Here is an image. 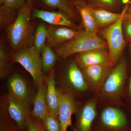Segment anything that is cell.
<instances>
[{"label": "cell", "mask_w": 131, "mask_h": 131, "mask_svg": "<svg viewBox=\"0 0 131 131\" xmlns=\"http://www.w3.org/2000/svg\"><path fill=\"white\" fill-rule=\"evenodd\" d=\"M96 114V102L92 100L77 114L74 131H91Z\"/></svg>", "instance_id": "obj_14"}, {"label": "cell", "mask_w": 131, "mask_h": 131, "mask_svg": "<svg viewBox=\"0 0 131 131\" xmlns=\"http://www.w3.org/2000/svg\"><path fill=\"white\" fill-rule=\"evenodd\" d=\"M81 32L67 27L50 25L47 27L46 43L52 49H58L77 37Z\"/></svg>", "instance_id": "obj_9"}, {"label": "cell", "mask_w": 131, "mask_h": 131, "mask_svg": "<svg viewBox=\"0 0 131 131\" xmlns=\"http://www.w3.org/2000/svg\"><path fill=\"white\" fill-rule=\"evenodd\" d=\"M34 2L35 6L38 5L42 9L51 11L58 9L74 21L81 18L76 6V0H34Z\"/></svg>", "instance_id": "obj_10"}, {"label": "cell", "mask_w": 131, "mask_h": 131, "mask_svg": "<svg viewBox=\"0 0 131 131\" xmlns=\"http://www.w3.org/2000/svg\"><path fill=\"white\" fill-rule=\"evenodd\" d=\"M40 19L50 25L67 27L80 30L74 20L63 12L58 11H48L39 9L35 6L33 8L31 19Z\"/></svg>", "instance_id": "obj_7"}, {"label": "cell", "mask_w": 131, "mask_h": 131, "mask_svg": "<svg viewBox=\"0 0 131 131\" xmlns=\"http://www.w3.org/2000/svg\"><path fill=\"white\" fill-rule=\"evenodd\" d=\"M129 43H130V54L131 56V42H129Z\"/></svg>", "instance_id": "obj_34"}, {"label": "cell", "mask_w": 131, "mask_h": 131, "mask_svg": "<svg viewBox=\"0 0 131 131\" xmlns=\"http://www.w3.org/2000/svg\"><path fill=\"white\" fill-rule=\"evenodd\" d=\"M18 11L4 5L0 6V26L1 29L7 28L16 19Z\"/></svg>", "instance_id": "obj_23"}, {"label": "cell", "mask_w": 131, "mask_h": 131, "mask_svg": "<svg viewBox=\"0 0 131 131\" xmlns=\"http://www.w3.org/2000/svg\"><path fill=\"white\" fill-rule=\"evenodd\" d=\"M42 121L47 131H61L58 117L49 112Z\"/></svg>", "instance_id": "obj_26"}, {"label": "cell", "mask_w": 131, "mask_h": 131, "mask_svg": "<svg viewBox=\"0 0 131 131\" xmlns=\"http://www.w3.org/2000/svg\"><path fill=\"white\" fill-rule=\"evenodd\" d=\"M58 119L61 131H67L69 127H73L71 118L76 111V105L70 94L58 90Z\"/></svg>", "instance_id": "obj_8"}, {"label": "cell", "mask_w": 131, "mask_h": 131, "mask_svg": "<svg viewBox=\"0 0 131 131\" xmlns=\"http://www.w3.org/2000/svg\"><path fill=\"white\" fill-rule=\"evenodd\" d=\"M125 15L117 21L102 28L100 32L107 43L109 63L112 67L117 63L126 44L122 28Z\"/></svg>", "instance_id": "obj_3"}, {"label": "cell", "mask_w": 131, "mask_h": 131, "mask_svg": "<svg viewBox=\"0 0 131 131\" xmlns=\"http://www.w3.org/2000/svg\"><path fill=\"white\" fill-rule=\"evenodd\" d=\"M57 55L52 48L46 43L40 52L42 69L46 73H49L53 69L57 59Z\"/></svg>", "instance_id": "obj_22"}, {"label": "cell", "mask_w": 131, "mask_h": 131, "mask_svg": "<svg viewBox=\"0 0 131 131\" xmlns=\"http://www.w3.org/2000/svg\"><path fill=\"white\" fill-rule=\"evenodd\" d=\"M26 0H5L3 5L15 10H19L23 6Z\"/></svg>", "instance_id": "obj_30"}, {"label": "cell", "mask_w": 131, "mask_h": 131, "mask_svg": "<svg viewBox=\"0 0 131 131\" xmlns=\"http://www.w3.org/2000/svg\"><path fill=\"white\" fill-rule=\"evenodd\" d=\"M13 62L20 64L30 73L37 86L43 83L40 55L33 46L25 47L14 52Z\"/></svg>", "instance_id": "obj_4"}, {"label": "cell", "mask_w": 131, "mask_h": 131, "mask_svg": "<svg viewBox=\"0 0 131 131\" xmlns=\"http://www.w3.org/2000/svg\"><path fill=\"white\" fill-rule=\"evenodd\" d=\"M47 27L44 24H40L38 26L35 31L33 47L40 55L42 47L46 42Z\"/></svg>", "instance_id": "obj_24"}, {"label": "cell", "mask_w": 131, "mask_h": 131, "mask_svg": "<svg viewBox=\"0 0 131 131\" xmlns=\"http://www.w3.org/2000/svg\"><path fill=\"white\" fill-rule=\"evenodd\" d=\"M8 114L21 131H27V118L30 115L29 107L17 100L9 93L7 96Z\"/></svg>", "instance_id": "obj_11"}, {"label": "cell", "mask_w": 131, "mask_h": 131, "mask_svg": "<svg viewBox=\"0 0 131 131\" xmlns=\"http://www.w3.org/2000/svg\"><path fill=\"white\" fill-rule=\"evenodd\" d=\"M122 28L125 40L127 42H131V19L123 20Z\"/></svg>", "instance_id": "obj_29"}, {"label": "cell", "mask_w": 131, "mask_h": 131, "mask_svg": "<svg viewBox=\"0 0 131 131\" xmlns=\"http://www.w3.org/2000/svg\"><path fill=\"white\" fill-rule=\"evenodd\" d=\"M0 131H21L9 115L2 114L0 120Z\"/></svg>", "instance_id": "obj_27"}, {"label": "cell", "mask_w": 131, "mask_h": 131, "mask_svg": "<svg viewBox=\"0 0 131 131\" xmlns=\"http://www.w3.org/2000/svg\"><path fill=\"white\" fill-rule=\"evenodd\" d=\"M100 131H131L128 118L123 112L113 107L106 108L100 118Z\"/></svg>", "instance_id": "obj_5"}, {"label": "cell", "mask_w": 131, "mask_h": 131, "mask_svg": "<svg viewBox=\"0 0 131 131\" xmlns=\"http://www.w3.org/2000/svg\"><path fill=\"white\" fill-rule=\"evenodd\" d=\"M34 6V0H26L18 10L16 19L7 29L8 40L14 53L22 48L33 46L35 31L31 20Z\"/></svg>", "instance_id": "obj_1"}, {"label": "cell", "mask_w": 131, "mask_h": 131, "mask_svg": "<svg viewBox=\"0 0 131 131\" xmlns=\"http://www.w3.org/2000/svg\"><path fill=\"white\" fill-rule=\"evenodd\" d=\"M108 49L106 41L98 36L81 31L80 34L58 49H54L58 56L66 58L76 54L95 50Z\"/></svg>", "instance_id": "obj_2"}, {"label": "cell", "mask_w": 131, "mask_h": 131, "mask_svg": "<svg viewBox=\"0 0 131 131\" xmlns=\"http://www.w3.org/2000/svg\"><path fill=\"white\" fill-rule=\"evenodd\" d=\"M131 19V1L128 5L126 12L125 13L124 19Z\"/></svg>", "instance_id": "obj_31"}, {"label": "cell", "mask_w": 131, "mask_h": 131, "mask_svg": "<svg viewBox=\"0 0 131 131\" xmlns=\"http://www.w3.org/2000/svg\"><path fill=\"white\" fill-rule=\"evenodd\" d=\"M127 63L125 59L122 58L110 72L104 83L103 90L109 95H114L121 91L126 78Z\"/></svg>", "instance_id": "obj_6"}, {"label": "cell", "mask_w": 131, "mask_h": 131, "mask_svg": "<svg viewBox=\"0 0 131 131\" xmlns=\"http://www.w3.org/2000/svg\"><path fill=\"white\" fill-rule=\"evenodd\" d=\"M4 1L5 0H0V5H3Z\"/></svg>", "instance_id": "obj_33"}, {"label": "cell", "mask_w": 131, "mask_h": 131, "mask_svg": "<svg viewBox=\"0 0 131 131\" xmlns=\"http://www.w3.org/2000/svg\"><path fill=\"white\" fill-rule=\"evenodd\" d=\"M90 7L101 8L110 12L121 13L131 0H83Z\"/></svg>", "instance_id": "obj_20"}, {"label": "cell", "mask_w": 131, "mask_h": 131, "mask_svg": "<svg viewBox=\"0 0 131 131\" xmlns=\"http://www.w3.org/2000/svg\"><path fill=\"white\" fill-rule=\"evenodd\" d=\"M11 69V65L6 50L3 45H0V76L1 78L8 74Z\"/></svg>", "instance_id": "obj_25"}, {"label": "cell", "mask_w": 131, "mask_h": 131, "mask_svg": "<svg viewBox=\"0 0 131 131\" xmlns=\"http://www.w3.org/2000/svg\"><path fill=\"white\" fill-rule=\"evenodd\" d=\"M82 70L92 66L109 63L108 52L105 49H95L78 54L75 62Z\"/></svg>", "instance_id": "obj_13"}, {"label": "cell", "mask_w": 131, "mask_h": 131, "mask_svg": "<svg viewBox=\"0 0 131 131\" xmlns=\"http://www.w3.org/2000/svg\"><path fill=\"white\" fill-rule=\"evenodd\" d=\"M37 91L33 100V108L30 115L42 121L49 113L46 101L47 85L43 83L38 86Z\"/></svg>", "instance_id": "obj_16"}, {"label": "cell", "mask_w": 131, "mask_h": 131, "mask_svg": "<svg viewBox=\"0 0 131 131\" xmlns=\"http://www.w3.org/2000/svg\"><path fill=\"white\" fill-rule=\"evenodd\" d=\"M55 71L54 69L50 71L46 80V101L49 112L58 117V90L56 86Z\"/></svg>", "instance_id": "obj_17"}, {"label": "cell", "mask_w": 131, "mask_h": 131, "mask_svg": "<svg viewBox=\"0 0 131 131\" xmlns=\"http://www.w3.org/2000/svg\"><path fill=\"white\" fill-rule=\"evenodd\" d=\"M129 3L125 6L121 13L110 12L101 8L89 7L96 25L99 29H102L119 20L125 14Z\"/></svg>", "instance_id": "obj_15"}, {"label": "cell", "mask_w": 131, "mask_h": 131, "mask_svg": "<svg viewBox=\"0 0 131 131\" xmlns=\"http://www.w3.org/2000/svg\"><path fill=\"white\" fill-rule=\"evenodd\" d=\"M76 6L82 20L84 31L94 34H98L99 28L96 25L89 7L83 0H76Z\"/></svg>", "instance_id": "obj_19"}, {"label": "cell", "mask_w": 131, "mask_h": 131, "mask_svg": "<svg viewBox=\"0 0 131 131\" xmlns=\"http://www.w3.org/2000/svg\"><path fill=\"white\" fill-rule=\"evenodd\" d=\"M67 78L71 86L78 91H86L88 89L83 73L75 62L71 63L69 66Z\"/></svg>", "instance_id": "obj_21"}, {"label": "cell", "mask_w": 131, "mask_h": 131, "mask_svg": "<svg viewBox=\"0 0 131 131\" xmlns=\"http://www.w3.org/2000/svg\"><path fill=\"white\" fill-rule=\"evenodd\" d=\"M8 85L9 93L21 103L29 107L32 96L25 79L20 75L14 74L9 78Z\"/></svg>", "instance_id": "obj_12"}, {"label": "cell", "mask_w": 131, "mask_h": 131, "mask_svg": "<svg viewBox=\"0 0 131 131\" xmlns=\"http://www.w3.org/2000/svg\"><path fill=\"white\" fill-rule=\"evenodd\" d=\"M110 64L92 66L83 69V73L87 80L95 85L101 83L111 72Z\"/></svg>", "instance_id": "obj_18"}, {"label": "cell", "mask_w": 131, "mask_h": 131, "mask_svg": "<svg viewBox=\"0 0 131 131\" xmlns=\"http://www.w3.org/2000/svg\"><path fill=\"white\" fill-rule=\"evenodd\" d=\"M27 131H47L42 121L29 115L27 118Z\"/></svg>", "instance_id": "obj_28"}, {"label": "cell", "mask_w": 131, "mask_h": 131, "mask_svg": "<svg viewBox=\"0 0 131 131\" xmlns=\"http://www.w3.org/2000/svg\"><path fill=\"white\" fill-rule=\"evenodd\" d=\"M128 88H129L128 89H129V96H130V98L131 100V75L130 77V78H129Z\"/></svg>", "instance_id": "obj_32"}]
</instances>
